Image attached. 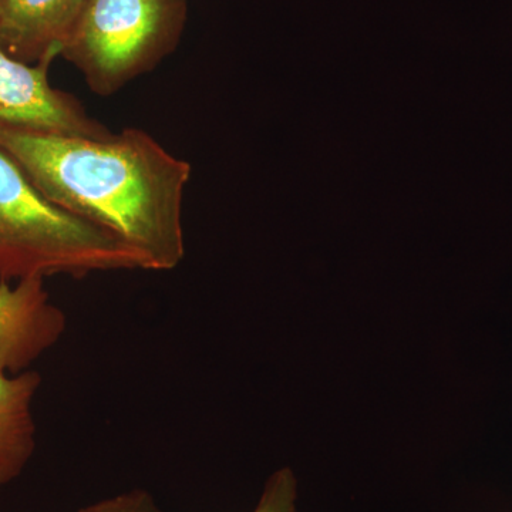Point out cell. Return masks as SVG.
Returning a JSON list of instances; mask_svg holds the SVG:
<instances>
[{
    "instance_id": "cell-1",
    "label": "cell",
    "mask_w": 512,
    "mask_h": 512,
    "mask_svg": "<svg viewBox=\"0 0 512 512\" xmlns=\"http://www.w3.org/2000/svg\"><path fill=\"white\" fill-rule=\"evenodd\" d=\"M0 148L47 200L116 235L146 271H173L184 261L191 165L146 131L92 138L0 128Z\"/></svg>"
},
{
    "instance_id": "cell-2",
    "label": "cell",
    "mask_w": 512,
    "mask_h": 512,
    "mask_svg": "<svg viewBox=\"0 0 512 512\" xmlns=\"http://www.w3.org/2000/svg\"><path fill=\"white\" fill-rule=\"evenodd\" d=\"M133 269H144L137 252L47 200L0 148V281Z\"/></svg>"
},
{
    "instance_id": "cell-3",
    "label": "cell",
    "mask_w": 512,
    "mask_h": 512,
    "mask_svg": "<svg viewBox=\"0 0 512 512\" xmlns=\"http://www.w3.org/2000/svg\"><path fill=\"white\" fill-rule=\"evenodd\" d=\"M187 0H89L62 50L99 96L119 92L170 55Z\"/></svg>"
},
{
    "instance_id": "cell-4",
    "label": "cell",
    "mask_w": 512,
    "mask_h": 512,
    "mask_svg": "<svg viewBox=\"0 0 512 512\" xmlns=\"http://www.w3.org/2000/svg\"><path fill=\"white\" fill-rule=\"evenodd\" d=\"M52 62L15 59L0 43V128L107 138L109 128L87 114L72 94L49 82Z\"/></svg>"
},
{
    "instance_id": "cell-5",
    "label": "cell",
    "mask_w": 512,
    "mask_h": 512,
    "mask_svg": "<svg viewBox=\"0 0 512 512\" xmlns=\"http://www.w3.org/2000/svg\"><path fill=\"white\" fill-rule=\"evenodd\" d=\"M67 328L45 279L0 281V370L18 375L57 345Z\"/></svg>"
},
{
    "instance_id": "cell-6",
    "label": "cell",
    "mask_w": 512,
    "mask_h": 512,
    "mask_svg": "<svg viewBox=\"0 0 512 512\" xmlns=\"http://www.w3.org/2000/svg\"><path fill=\"white\" fill-rule=\"evenodd\" d=\"M89 0H0V43L15 59L53 62Z\"/></svg>"
},
{
    "instance_id": "cell-7",
    "label": "cell",
    "mask_w": 512,
    "mask_h": 512,
    "mask_svg": "<svg viewBox=\"0 0 512 512\" xmlns=\"http://www.w3.org/2000/svg\"><path fill=\"white\" fill-rule=\"evenodd\" d=\"M42 384L35 370H0V490L23 473L36 450L33 403Z\"/></svg>"
},
{
    "instance_id": "cell-8",
    "label": "cell",
    "mask_w": 512,
    "mask_h": 512,
    "mask_svg": "<svg viewBox=\"0 0 512 512\" xmlns=\"http://www.w3.org/2000/svg\"><path fill=\"white\" fill-rule=\"evenodd\" d=\"M298 480L289 467L279 468L266 481L254 512H296Z\"/></svg>"
},
{
    "instance_id": "cell-9",
    "label": "cell",
    "mask_w": 512,
    "mask_h": 512,
    "mask_svg": "<svg viewBox=\"0 0 512 512\" xmlns=\"http://www.w3.org/2000/svg\"><path fill=\"white\" fill-rule=\"evenodd\" d=\"M79 512H165L146 490H130L86 505Z\"/></svg>"
}]
</instances>
